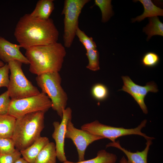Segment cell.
I'll list each match as a JSON object with an SVG mask.
<instances>
[{"mask_svg":"<svg viewBox=\"0 0 163 163\" xmlns=\"http://www.w3.org/2000/svg\"><path fill=\"white\" fill-rule=\"evenodd\" d=\"M14 35L21 47L26 50L57 42L59 32L51 18L40 20L26 14L18 21Z\"/></svg>","mask_w":163,"mask_h":163,"instance_id":"1","label":"cell"},{"mask_svg":"<svg viewBox=\"0 0 163 163\" xmlns=\"http://www.w3.org/2000/svg\"><path fill=\"white\" fill-rule=\"evenodd\" d=\"M66 53L64 46L56 42L28 48L26 50L25 56L29 62L30 72L37 75L59 72Z\"/></svg>","mask_w":163,"mask_h":163,"instance_id":"2","label":"cell"},{"mask_svg":"<svg viewBox=\"0 0 163 163\" xmlns=\"http://www.w3.org/2000/svg\"><path fill=\"white\" fill-rule=\"evenodd\" d=\"M45 113L37 111L16 119L11 138L16 149H25L41 136L44 127Z\"/></svg>","mask_w":163,"mask_h":163,"instance_id":"3","label":"cell"},{"mask_svg":"<svg viewBox=\"0 0 163 163\" xmlns=\"http://www.w3.org/2000/svg\"><path fill=\"white\" fill-rule=\"evenodd\" d=\"M37 84L51 101V108L62 119L66 108L67 94L61 85L62 78L59 72L46 73L37 75Z\"/></svg>","mask_w":163,"mask_h":163,"instance_id":"4","label":"cell"},{"mask_svg":"<svg viewBox=\"0 0 163 163\" xmlns=\"http://www.w3.org/2000/svg\"><path fill=\"white\" fill-rule=\"evenodd\" d=\"M8 64L11 74L7 91L11 99L34 96L40 93L25 75L22 69V62L13 60Z\"/></svg>","mask_w":163,"mask_h":163,"instance_id":"5","label":"cell"},{"mask_svg":"<svg viewBox=\"0 0 163 163\" xmlns=\"http://www.w3.org/2000/svg\"><path fill=\"white\" fill-rule=\"evenodd\" d=\"M52 107L51 100L41 92L39 94L23 98L11 99L8 114L16 119L37 111L45 113Z\"/></svg>","mask_w":163,"mask_h":163,"instance_id":"6","label":"cell"},{"mask_svg":"<svg viewBox=\"0 0 163 163\" xmlns=\"http://www.w3.org/2000/svg\"><path fill=\"white\" fill-rule=\"evenodd\" d=\"M90 0H65L61 13L64 16L63 39L65 47L70 48L78 27V18L82 10Z\"/></svg>","mask_w":163,"mask_h":163,"instance_id":"7","label":"cell"},{"mask_svg":"<svg viewBox=\"0 0 163 163\" xmlns=\"http://www.w3.org/2000/svg\"><path fill=\"white\" fill-rule=\"evenodd\" d=\"M147 121L146 120H145L137 127L128 129L104 125L95 120L83 125L81 126V129L104 139L107 138L112 142H115L116 139L120 137L132 135L140 136L147 139L153 137H149L141 132L142 129L145 126Z\"/></svg>","mask_w":163,"mask_h":163,"instance_id":"8","label":"cell"},{"mask_svg":"<svg viewBox=\"0 0 163 163\" xmlns=\"http://www.w3.org/2000/svg\"><path fill=\"white\" fill-rule=\"evenodd\" d=\"M71 120H69L67 123L65 138L70 139L72 141L77 149L78 161H82L85 160V153L88 146L96 141L104 138L82 129L76 128Z\"/></svg>","mask_w":163,"mask_h":163,"instance_id":"9","label":"cell"},{"mask_svg":"<svg viewBox=\"0 0 163 163\" xmlns=\"http://www.w3.org/2000/svg\"><path fill=\"white\" fill-rule=\"evenodd\" d=\"M123 85L119 90L123 91L129 94L139 104L144 113H148L147 107L144 102V99L149 92L156 93L158 89L154 82H150L144 86L139 85L135 83L128 76H122Z\"/></svg>","mask_w":163,"mask_h":163,"instance_id":"10","label":"cell"},{"mask_svg":"<svg viewBox=\"0 0 163 163\" xmlns=\"http://www.w3.org/2000/svg\"><path fill=\"white\" fill-rule=\"evenodd\" d=\"M72 110L69 107L63 111L61 123L55 121L53 123L54 128L52 134L55 142L57 158L61 162L67 160L64 151L65 135L68 121L72 119Z\"/></svg>","mask_w":163,"mask_h":163,"instance_id":"11","label":"cell"},{"mask_svg":"<svg viewBox=\"0 0 163 163\" xmlns=\"http://www.w3.org/2000/svg\"><path fill=\"white\" fill-rule=\"evenodd\" d=\"M21 47L19 44L13 43L0 36V59L6 63L17 60L25 64H29L28 60L20 51Z\"/></svg>","mask_w":163,"mask_h":163,"instance_id":"12","label":"cell"},{"mask_svg":"<svg viewBox=\"0 0 163 163\" xmlns=\"http://www.w3.org/2000/svg\"><path fill=\"white\" fill-rule=\"evenodd\" d=\"M154 138L146 139V146L142 151H137L133 152L122 147L119 141L111 142L106 145V147H113L116 148L122 151L126 155L128 163H147V156L150 146L152 144V140Z\"/></svg>","mask_w":163,"mask_h":163,"instance_id":"13","label":"cell"},{"mask_svg":"<svg viewBox=\"0 0 163 163\" xmlns=\"http://www.w3.org/2000/svg\"><path fill=\"white\" fill-rule=\"evenodd\" d=\"M49 142L48 137L41 136L28 148L20 151V153L29 163H34L40 152Z\"/></svg>","mask_w":163,"mask_h":163,"instance_id":"14","label":"cell"},{"mask_svg":"<svg viewBox=\"0 0 163 163\" xmlns=\"http://www.w3.org/2000/svg\"><path fill=\"white\" fill-rule=\"evenodd\" d=\"M53 0H40L37 2L36 7L30 14L32 17L39 19L46 20L50 17L54 9Z\"/></svg>","mask_w":163,"mask_h":163,"instance_id":"15","label":"cell"},{"mask_svg":"<svg viewBox=\"0 0 163 163\" xmlns=\"http://www.w3.org/2000/svg\"><path fill=\"white\" fill-rule=\"evenodd\" d=\"M143 5L144 11L142 14L132 18V22L140 21L147 17L163 16V10L156 6L150 0H139Z\"/></svg>","mask_w":163,"mask_h":163,"instance_id":"16","label":"cell"},{"mask_svg":"<svg viewBox=\"0 0 163 163\" xmlns=\"http://www.w3.org/2000/svg\"><path fill=\"white\" fill-rule=\"evenodd\" d=\"M56 158L55 144L49 142L40 152L34 163H56Z\"/></svg>","mask_w":163,"mask_h":163,"instance_id":"17","label":"cell"},{"mask_svg":"<svg viewBox=\"0 0 163 163\" xmlns=\"http://www.w3.org/2000/svg\"><path fill=\"white\" fill-rule=\"evenodd\" d=\"M16 120L8 114L0 115V138H12Z\"/></svg>","mask_w":163,"mask_h":163,"instance_id":"18","label":"cell"},{"mask_svg":"<svg viewBox=\"0 0 163 163\" xmlns=\"http://www.w3.org/2000/svg\"><path fill=\"white\" fill-rule=\"evenodd\" d=\"M143 31L148 35L147 40L152 36H163V24L157 16L149 18V23L143 29Z\"/></svg>","mask_w":163,"mask_h":163,"instance_id":"19","label":"cell"},{"mask_svg":"<svg viewBox=\"0 0 163 163\" xmlns=\"http://www.w3.org/2000/svg\"><path fill=\"white\" fill-rule=\"evenodd\" d=\"M117 159L116 155L102 149L98 151L97 156L93 158L77 162L67 160L62 163H115Z\"/></svg>","mask_w":163,"mask_h":163,"instance_id":"20","label":"cell"},{"mask_svg":"<svg viewBox=\"0 0 163 163\" xmlns=\"http://www.w3.org/2000/svg\"><path fill=\"white\" fill-rule=\"evenodd\" d=\"M95 4L101 10L102 14L101 21L105 23L108 21L113 13L111 0H95Z\"/></svg>","mask_w":163,"mask_h":163,"instance_id":"21","label":"cell"},{"mask_svg":"<svg viewBox=\"0 0 163 163\" xmlns=\"http://www.w3.org/2000/svg\"><path fill=\"white\" fill-rule=\"evenodd\" d=\"M87 56L88 63L86 68L93 71H96L100 69L99 66V53L97 50L91 49L86 50Z\"/></svg>","mask_w":163,"mask_h":163,"instance_id":"22","label":"cell"},{"mask_svg":"<svg viewBox=\"0 0 163 163\" xmlns=\"http://www.w3.org/2000/svg\"><path fill=\"white\" fill-rule=\"evenodd\" d=\"M91 93L93 97L98 101L106 100L109 95V91L107 86L99 83L94 84L92 87Z\"/></svg>","mask_w":163,"mask_h":163,"instance_id":"23","label":"cell"},{"mask_svg":"<svg viewBox=\"0 0 163 163\" xmlns=\"http://www.w3.org/2000/svg\"><path fill=\"white\" fill-rule=\"evenodd\" d=\"M76 35L86 50L96 49L97 46L92 37H88L85 33L78 27L76 31Z\"/></svg>","mask_w":163,"mask_h":163,"instance_id":"24","label":"cell"},{"mask_svg":"<svg viewBox=\"0 0 163 163\" xmlns=\"http://www.w3.org/2000/svg\"><path fill=\"white\" fill-rule=\"evenodd\" d=\"M14 142L11 138H0V154H9L16 150Z\"/></svg>","mask_w":163,"mask_h":163,"instance_id":"25","label":"cell"},{"mask_svg":"<svg viewBox=\"0 0 163 163\" xmlns=\"http://www.w3.org/2000/svg\"><path fill=\"white\" fill-rule=\"evenodd\" d=\"M159 61L158 56L153 52H148L145 53L141 60L142 63L144 66L149 67L156 66Z\"/></svg>","mask_w":163,"mask_h":163,"instance_id":"26","label":"cell"},{"mask_svg":"<svg viewBox=\"0 0 163 163\" xmlns=\"http://www.w3.org/2000/svg\"><path fill=\"white\" fill-rule=\"evenodd\" d=\"M11 100L7 91L0 95V115L8 114Z\"/></svg>","mask_w":163,"mask_h":163,"instance_id":"27","label":"cell"},{"mask_svg":"<svg viewBox=\"0 0 163 163\" xmlns=\"http://www.w3.org/2000/svg\"><path fill=\"white\" fill-rule=\"evenodd\" d=\"M9 68L8 63L0 67V88L8 87L9 82Z\"/></svg>","mask_w":163,"mask_h":163,"instance_id":"28","label":"cell"},{"mask_svg":"<svg viewBox=\"0 0 163 163\" xmlns=\"http://www.w3.org/2000/svg\"><path fill=\"white\" fill-rule=\"evenodd\" d=\"M21 155L20 151L16 149L11 154H0V163H15Z\"/></svg>","mask_w":163,"mask_h":163,"instance_id":"29","label":"cell"},{"mask_svg":"<svg viewBox=\"0 0 163 163\" xmlns=\"http://www.w3.org/2000/svg\"><path fill=\"white\" fill-rule=\"evenodd\" d=\"M15 163H29L23 157H20L18 159Z\"/></svg>","mask_w":163,"mask_h":163,"instance_id":"30","label":"cell"},{"mask_svg":"<svg viewBox=\"0 0 163 163\" xmlns=\"http://www.w3.org/2000/svg\"><path fill=\"white\" fill-rule=\"evenodd\" d=\"M120 163H128L127 160L123 156L120 161Z\"/></svg>","mask_w":163,"mask_h":163,"instance_id":"31","label":"cell"},{"mask_svg":"<svg viewBox=\"0 0 163 163\" xmlns=\"http://www.w3.org/2000/svg\"><path fill=\"white\" fill-rule=\"evenodd\" d=\"M5 64L2 61L0 60V67L3 66L5 65Z\"/></svg>","mask_w":163,"mask_h":163,"instance_id":"32","label":"cell"}]
</instances>
